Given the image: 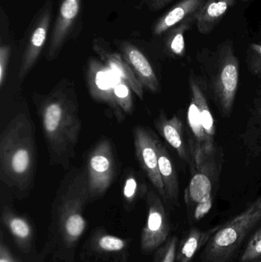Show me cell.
I'll use <instances>...</instances> for the list:
<instances>
[{
    "instance_id": "obj_21",
    "label": "cell",
    "mask_w": 261,
    "mask_h": 262,
    "mask_svg": "<svg viewBox=\"0 0 261 262\" xmlns=\"http://www.w3.org/2000/svg\"><path fill=\"white\" fill-rule=\"evenodd\" d=\"M9 21L3 8L0 12V86L3 87L7 77L9 60L12 53Z\"/></svg>"
},
{
    "instance_id": "obj_10",
    "label": "cell",
    "mask_w": 261,
    "mask_h": 262,
    "mask_svg": "<svg viewBox=\"0 0 261 262\" xmlns=\"http://www.w3.org/2000/svg\"><path fill=\"white\" fill-rule=\"evenodd\" d=\"M122 55L143 87L151 92H159L160 84L150 61L142 51L133 43L124 40H115Z\"/></svg>"
},
{
    "instance_id": "obj_17",
    "label": "cell",
    "mask_w": 261,
    "mask_h": 262,
    "mask_svg": "<svg viewBox=\"0 0 261 262\" xmlns=\"http://www.w3.org/2000/svg\"><path fill=\"white\" fill-rule=\"evenodd\" d=\"M157 151L159 172L165 188L167 199L172 203H177L179 188L176 167L167 148L159 140L157 142Z\"/></svg>"
},
{
    "instance_id": "obj_19",
    "label": "cell",
    "mask_w": 261,
    "mask_h": 262,
    "mask_svg": "<svg viewBox=\"0 0 261 262\" xmlns=\"http://www.w3.org/2000/svg\"><path fill=\"white\" fill-rule=\"evenodd\" d=\"M196 14L188 17L164 34L165 52L169 55L173 57L183 56L185 52V33L193 23H196Z\"/></svg>"
},
{
    "instance_id": "obj_25",
    "label": "cell",
    "mask_w": 261,
    "mask_h": 262,
    "mask_svg": "<svg viewBox=\"0 0 261 262\" xmlns=\"http://www.w3.org/2000/svg\"><path fill=\"white\" fill-rule=\"evenodd\" d=\"M261 256V228L253 235L245 252L241 257V262H251Z\"/></svg>"
},
{
    "instance_id": "obj_27",
    "label": "cell",
    "mask_w": 261,
    "mask_h": 262,
    "mask_svg": "<svg viewBox=\"0 0 261 262\" xmlns=\"http://www.w3.org/2000/svg\"><path fill=\"white\" fill-rule=\"evenodd\" d=\"M85 229V220L80 212L72 214L66 218L65 229L72 237H78Z\"/></svg>"
},
{
    "instance_id": "obj_34",
    "label": "cell",
    "mask_w": 261,
    "mask_h": 262,
    "mask_svg": "<svg viewBox=\"0 0 261 262\" xmlns=\"http://www.w3.org/2000/svg\"><path fill=\"white\" fill-rule=\"evenodd\" d=\"M257 262H261V259L260 260V261H257Z\"/></svg>"
},
{
    "instance_id": "obj_8",
    "label": "cell",
    "mask_w": 261,
    "mask_h": 262,
    "mask_svg": "<svg viewBox=\"0 0 261 262\" xmlns=\"http://www.w3.org/2000/svg\"><path fill=\"white\" fill-rule=\"evenodd\" d=\"M135 152L139 166L159 193L167 199L165 188L159 169L156 136L144 127H136L133 131Z\"/></svg>"
},
{
    "instance_id": "obj_11",
    "label": "cell",
    "mask_w": 261,
    "mask_h": 262,
    "mask_svg": "<svg viewBox=\"0 0 261 262\" xmlns=\"http://www.w3.org/2000/svg\"><path fill=\"white\" fill-rule=\"evenodd\" d=\"M92 49L98 55L100 60L124 82L127 83L139 99H144V87L120 52L113 51L109 43L102 38H95L93 40Z\"/></svg>"
},
{
    "instance_id": "obj_32",
    "label": "cell",
    "mask_w": 261,
    "mask_h": 262,
    "mask_svg": "<svg viewBox=\"0 0 261 262\" xmlns=\"http://www.w3.org/2000/svg\"><path fill=\"white\" fill-rule=\"evenodd\" d=\"M176 245H177V238H173L169 244L162 262H174L176 257Z\"/></svg>"
},
{
    "instance_id": "obj_13",
    "label": "cell",
    "mask_w": 261,
    "mask_h": 262,
    "mask_svg": "<svg viewBox=\"0 0 261 262\" xmlns=\"http://www.w3.org/2000/svg\"><path fill=\"white\" fill-rule=\"evenodd\" d=\"M155 126L165 141L176 151L181 159L191 165L189 149L185 146L183 136V125L176 115L167 118L164 112H161L155 120Z\"/></svg>"
},
{
    "instance_id": "obj_18",
    "label": "cell",
    "mask_w": 261,
    "mask_h": 262,
    "mask_svg": "<svg viewBox=\"0 0 261 262\" xmlns=\"http://www.w3.org/2000/svg\"><path fill=\"white\" fill-rule=\"evenodd\" d=\"M221 225L206 231L192 229L184 240L179 254V262H190L194 258L199 249L208 244L211 237L221 228Z\"/></svg>"
},
{
    "instance_id": "obj_29",
    "label": "cell",
    "mask_w": 261,
    "mask_h": 262,
    "mask_svg": "<svg viewBox=\"0 0 261 262\" xmlns=\"http://www.w3.org/2000/svg\"><path fill=\"white\" fill-rule=\"evenodd\" d=\"M9 227L12 233L19 238H26L29 236L30 229L26 221L17 217H14L10 220Z\"/></svg>"
},
{
    "instance_id": "obj_9",
    "label": "cell",
    "mask_w": 261,
    "mask_h": 262,
    "mask_svg": "<svg viewBox=\"0 0 261 262\" xmlns=\"http://www.w3.org/2000/svg\"><path fill=\"white\" fill-rule=\"evenodd\" d=\"M82 0H59V8L54 23L45 53L48 61L56 59L75 32L80 18Z\"/></svg>"
},
{
    "instance_id": "obj_6",
    "label": "cell",
    "mask_w": 261,
    "mask_h": 262,
    "mask_svg": "<svg viewBox=\"0 0 261 262\" xmlns=\"http://www.w3.org/2000/svg\"><path fill=\"white\" fill-rule=\"evenodd\" d=\"M116 158L110 140H101L90 151L85 170L90 198L104 194L116 176Z\"/></svg>"
},
{
    "instance_id": "obj_14",
    "label": "cell",
    "mask_w": 261,
    "mask_h": 262,
    "mask_svg": "<svg viewBox=\"0 0 261 262\" xmlns=\"http://www.w3.org/2000/svg\"><path fill=\"white\" fill-rule=\"evenodd\" d=\"M205 0H182L164 14L152 29L153 35L160 36L188 17L195 15L203 6Z\"/></svg>"
},
{
    "instance_id": "obj_23",
    "label": "cell",
    "mask_w": 261,
    "mask_h": 262,
    "mask_svg": "<svg viewBox=\"0 0 261 262\" xmlns=\"http://www.w3.org/2000/svg\"><path fill=\"white\" fill-rule=\"evenodd\" d=\"M130 86L117 76L114 85V97L116 104L124 116L133 112V101Z\"/></svg>"
},
{
    "instance_id": "obj_33",
    "label": "cell",
    "mask_w": 261,
    "mask_h": 262,
    "mask_svg": "<svg viewBox=\"0 0 261 262\" xmlns=\"http://www.w3.org/2000/svg\"><path fill=\"white\" fill-rule=\"evenodd\" d=\"M0 262H9L8 260L5 259V258H1Z\"/></svg>"
},
{
    "instance_id": "obj_31",
    "label": "cell",
    "mask_w": 261,
    "mask_h": 262,
    "mask_svg": "<svg viewBox=\"0 0 261 262\" xmlns=\"http://www.w3.org/2000/svg\"><path fill=\"white\" fill-rule=\"evenodd\" d=\"M173 1L174 0H144L149 9L153 12L161 10Z\"/></svg>"
},
{
    "instance_id": "obj_2",
    "label": "cell",
    "mask_w": 261,
    "mask_h": 262,
    "mask_svg": "<svg viewBox=\"0 0 261 262\" xmlns=\"http://www.w3.org/2000/svg\"><path fill=\"white\" fill-rule=\"evenodd\" d=\"M37 148L35 127L29 113L20 112L0 138V179L17 194L28 193L35 183Z\"/></svg>"
},
{
    "instance_id": "obj_30",
    "label": "cell",
    "mask_w": 261,
    "mask_h": 262,
    "mask_svg": "<svg viewBox=\"0 0 261 262\" xmlns=\"http://www.w3.org/2000/svg\"><path fill=\"white\" fill-rule=\"evenodd\" d=\"M213 200H208L205 203H199L193 208V219L196 221H199L209 212L212 208Z\"/></svg>"
},
{
    "instance_id": "obj_3",
    "label": "cell",
    "mask_w": 261,
    "mask_h": 262,
    "mask_svg": "<svg viewBox=\"0 0 261 262\" xmlns=\"http://www.w3.org/2000/svg\"><path fill=\"white\" fill-rule=\"evenodd\" d=\"M207 85L222 116L231 114L239 80V63L231 41L219 46L216 52L205 54L202 61Z\"/></svg>"
},
{
    "instance_id": "obj_24",
    "label": "cell",
    "mask_w": 261,
    "mask_h": 262,
    "mask_svg": "<svg viewBox=\"0 0 261 262\" xmlns=\"http://www.w3.org/2000/svg\"><path fill=\"white\" fill-rule=\"evenodd\" d=\"M124 186H123V195L128 202L133 201L136 198L139 191H142L143 188H146L145 185L142 186L137 174L134 171L130 169L126 174L124 179Z\"/></svg>"
},
{
    "instance_id": "obj_28",
    "label": "cell",
    "mask_w": 261,
    "mask_h": 262,
    "mask_svg": "<svg viewBox=\"0 0 261 262\" xmlns=\"http://www.w3.org/2000/svg\"><path fill=\"white\" fill-rule=\"evenodd\" d=\"M101 249L108 252H115L124 249L125 243L123 240L120 239L117 237L106 235L101 238L99 242Z\"/></svg>"
},
{
    "instance_id": "obj_20",
    "label": "cell",
    "mask_w": 261,
    "mask_h": 262,
    "mask_svg": "<svg viewBox=\"0 0 261 262\" xmlns=\"http://www.w3.org/2000/svg\"><path fill=\"white\" fill-rule=\"evenodd\" d=\"M189 87L191 95L194 97L198 105H199V109H200L204 130L208 138L214 141L213 140H214L215 134H216L214 118H213L211 111H210L208 101H207L205 92L202 89V84L195 76L194 73H192L190 75Z\"/></svg>"
},
{
    "instance_id": "obj_16",
    "label": "cell",
    "mask_w": 261,
    "mask_h": 262,
    "mask_svg": "<svg viewBox=\"0 0 261 262\" xmlns=\"http://www.w3.org/2000/svg\"><path fill=\"white\" fill-rule=\"evenodd\" d=\"M235 2L236 0H205L196 14V24L199 32H211Z\"/></svg>"
},
{
    "instance_id": "obj_7",
    "label": "cell",
    "mask_w": 261,
    "mask_h": 262,
    "mask_svg": "<svg viewBox=\"0 0 261 262\" xmlns=\"http://www.w3.org/2000/svg\"><path fill=\"white\" fill-rule=\"evenodd\" d=\"M117 75L113 73L104 62L97 58L87 61L86 79L90 96L94 101L106 104L121 122L125 116L121 112L114 97V85Z\"/></svg>"
},
{
    "instance_id": "obj_5",
    "label": "cell",
    "mask_w": 261,
    "mask_h": 262,
    "mask_svg": "<svg viewBox=\"0 0 261 262\" xmlns=\"http://www.w3.org/2000/svg\"><path fill=\"white\" fill-rule=\"evenodd\" d=\"M53 4L46 0L36 12L26 32L24 47L18 69V78L25 79L38 61L47 41L52 24Z\"/></svg>"
},
{
    "instance_id": "obj_1",
    "label": "cell",
    "mask_w": 261,
    "mask_h": 262,
    "mask_svg": "<svg viewBox=\"0 0 261 262\" xmlns=\"http://www.w3.org/2000/svg\"><path fill=\"white\" fill-rule=\"evenodd\" d=\"M34 103L50 164L69 169L82 127L75 83L64 78L47 95H35Z\"/></svg>"
},
{
    "instance_id": "obj_22",
    "label": "cell",
    "mask_w": 261,
    "mask_h": 262,
    "mask_svg": "<svg viewBox=\"0 0 261 262\" xmlns=\"http://www.w3.org/2000/svg\"><path fill=\"white\" fill-rule=\"evenodd\" d=\"M244 140L251 152H261V95L254 102Z\"/></svg>"
},
{
    "instance_id": "obj_26",
    "label": "cell",
    "mask_w": 261,
    "mask_h": 262,
    "mask_svg": "<svg viewBox=\"0 0 261 262\" xmlns=\"http://www.w3.org/2000/svg\"><path fill=\"white\" fill-rule=\"evenodd\" d=\"M248 69L254 75L261 77V40L249 46L247 53Z\"/></svg>"
},
{
    "instance_id": "obj_15",
    "label": "cell",
    "mask_w": 261,
    "mask_h": 262,
    "mask_svg": "<svg viewBox=\"0 0 261 262\" xmlns=\"http://www.w3.org/2000/svg\"><path fill=\"white\" fill-rule=\"evenodd\" d=\"M149 215L147 232L151 238L152 246L160 244L168 235V223L160 199L153 191L148 194Z\"/></svg>"
},
{
    "instance_id": "obj_12",
    "label": "cell",
    "mask_w": 261,
    "mask_h": 262,
    "mask_svg": "<svg viewBox=\"0 0 261 262\" xmlns=\"http://www.w3.org/2000/svg\"><path fill=\"white\" fill-rule=\"evenodd\" d=\"M213 154L214 152L205 155L202 163L196 166L193 170L194 176L185 190L187 204L195 206L213 200L212 174L216 172Z\"/></svg>"
},
{
    "instance_id": "obj_4",
    "label": "cell",
    "mask_w": 261,
    "mask_h": 262,
    "mask_svg": "<svg viewBox=\"0 0 261 262\" xmlns=\"http://www.w3.org/2000/svg\"><path fill=\"white\" fill-rule=\"evenodd\" d=\"M261 221V195L221 226L204 251L205 262H228L249 232Z\"/></svg>"
}]
</instances>
